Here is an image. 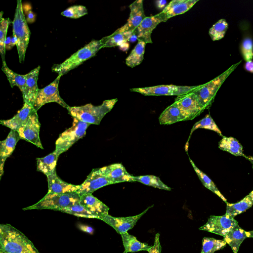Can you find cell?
Returning a JSON list of instances; mask_svg holds the SVG:
<instances>
[{
	"instance_id": "obj_3",
	"label": "cell",
	"mask_w": 253,
	"mask_h": 253,
	"mask_svg": "<svg viewBox=\"0 0 253 253\" xmlns=\"http://www.w3.org/2000/svg\"><path fill=\"white\" fill-rule=\"evenodd\" d=\"M117 98L105 100L99 106L89 103L80 106L67 107L68 113L74 118L90 124L99 125L104 116L114 107Z\"/></svg>"
},
{
	"instance_id": "obj_30",
	"label": "cell",
	"mask_w": 253,
	"mask_h": 253,
	"mask_svg": "<svg viewBox=\"0 0 253 253\" xmlns=\"http://www.w3.org/2000/svg\"><path fill=\"white\" fill-rule=\"evenodd\" d=\"M146 44L144 42L138 41L137 43L126 59L127 66L133 68L141 63L144 58Z\"/></svg>"
},
{
	"instance_id": "obj_45",
	"label": "cell",
	"mask_w": 253,
	"mask_h": 253,
	"mask_svg": "<svg viewBox=\"0 0 253 253\" xmlns=\"http://www.w3.org/2000/svg\"><path fill=\"white\" fill-rule=\"evenodd\" d=\"M245 68L247 71L253 73V61L246 62Z\"/></svg>"
},
{
	"instance_id": "obj_11",
	"label": "cell",
	"mask_w": 253,
	"mask_h": 253,
	"mask_svg": "<svg viewBox=\"0 0 253 253\" xmlns=\"http://www.w3.org/2000/svg\"><path fill=\"white\" fill-rule=\"evenodd\" d=\"M174 102L185 115L187 120H193L205 110L192 91L177 96Z\"/></svg>"
},
{
	"instance_id": "obj_8",
	"label": "cell",
	"mask_w": 253,
	"mask_h": 253,
	"mask_svg": "<svg viewBox=\"0 0 253 253\" xmlns=\"http://www.w3.org/2000/svg\"><path fill=\"white\" fill-rule=\"evenodd\" d=\"M199 85H159L149 87L133 88L130 89V90L139 92L144 95H176L178 96L193 91L198 88Z\"/></svg>"
},
{
	"instance_id": "obj_16",
	"label": "cell",
	"mask_w": 253,
	"mask_h": 253,
	"mask_svg": "<svg viewBox=\"0 0 253 253\" xmlns=\"http://www.w3.org/2000/svg\"><path fill=\"white\" fill-rule=\"evenodd\" d=\"M162 22L164 21L160 13L146 17L136 30L135 35L138 41H142L146 43H152L151 33L157 26Z\"/></svg>"
},
{
	"instance_id": "obj_32",
	"label": "cell",
	"mask_w": 253,
	"mask_h": 253,
	"mask_svg": "<svg viewBox=\"0 0 253 253\" xmlns=\"http://www.w3.org/2000/svg\"><path fill=\"white\" fill-rule=\"evenodd\" d=\"M134 35L131 32H120L117 30L109 36L103 47H110L116 46H121L129 40L131 36Z\"/></svg>"
},
{
	"instance_id": "obj_28",
	"label": "cell",
	"mask_w": 253,
	"mask_h": 253,
	"mask_svg": "<svg viewBox=\"0 0 253 253\" xmlns=\"http://www.w3.org/2000/svg\"><path fill=\"white\" fill-rule=\"evenodd\" d=\"M58 157L56 152L54 151L43 158H37V170L46 176L52 174L56 170Z\"/></svg>"
},
{
	"instance_id": "obj_22",
	"label": "cell",
	"mask_w": 253,
	"mask_h": 253,
	"mask_svg": "<svg viewBox=\"0 0 253 253\" xmlns=\"http://www.w3.org/2000/svg\"><path fill=\"white\" fill-rule=\"evenodd\" d=\"M36 111L33 106L24 102L21 109L12 118L0 120V123L11 129L17 131L28 122L30 117Z\"/></svg>"
},
{
	"instance_id": "obj_47",
	"label": "cell",
	"mask_w": 253,
	"mask_h": 253,
	"mask_svg": "<svg viewBox=\"0 0 253 253\" xmlns=\"http://www.w3.org/2000/svg\"><path fill=\"white\" fill-rule=\"evenodd\" d=\"M247 238H253V231H246Z\"/></svg>"
},
{
	"instance_id": "obj_18",
	"label": "cell",
	"mask_w": 253,
	"mask_h": 253,
	"mask_svg": "<svg viewBox=\"0 0 253 253\" xmlns=\"http://www.w3.org/2000/svg\"><path fill=\"white\" fill-rule=\"evenodd\" d=\"M80 204L96 218L102 220L109 214V207L92 194H86L81 196Z\"/></svg>"
},
{
	"instance_id": "obj_41",
	"label": "cell",
	"mask_w": 253,
	"mask_h": 253,
	"mask_svg": "<svg viewBox=\"0 0 253 253\" xmlns=\"http://www.w3.org/2000/svg\"><path fill=\"white\" fill-rule=\"evenodd\" d=\"M241 53L244 59L246 61L253 59V41L250 37L245 38L242 41Z\"/></svg>"
},
{
	"instance_id": "obj_12",
	"label": "cell",
	"mask_w": 253,
	"mask_h": 253,
	"mask_svg": "<svg viewBox=\"0 0 253 253\" xmlns=\"http://www.w3.org/2000/svg\"><path fill=\"white\" fill-rule=\"evenodd\" d=\"M41 124L39 121L36 111L30 117L27 123L18 130L21 139L30 142L38 148L43 149L40 138V130Z\"/></svg>"
},
{
	"instance_id": "obj_49",
	"label": "cell",
	"mask_w": 253,
	"mask_h": 253,
	"mask_svg": "<svg viewBox=\"0 0 253 253\" xmlns=\"http://www.w3.org/2000/svg\"><path fill=\"white\" fill-rule=\"evenodd\" d=\"M0 253H3V252H0Z\"/></svg>"
},
{
	"instance_id": "obj_25",
	"label": "cell",
	"mask_w": 253,
	"mask_h": 253,
	"mask_svg": "<svg viewBox=\"0 0 253 253\" xmlns=\"http://www.w3.org/2000/svg\"><path fill=\"white\" fill-rule=\"evenodd\" d=\"M246 238V231L237 225L223 237V240L231 247L233 253H238L241 244Z\"/></svg>"
},
{
	"instance_id": "obj_9",
	"label": "cell",
	"mask_w": 253,
	"mask_h": 253,
	"mask_svg": "<svg viewBox=\"0 0 253 253\" xmlns=\"http://www.w3.org/2000/svg\"><path fill=\"white\" fill-rule=\"evenodd\" d=\"M238 224V221L234 218L226 213L222 216L211 215L206 224L200 227L199 229L224 237Z\"/></svg>"
},
{
	"instance_id": "obj_46",
	"label": "cell",
	"mask_w": 253,
	"mask_h": 253,
	"mask_svg": "<svg viewBox=\"0 0 253 253\" xmlns=\"http://www.w3.org/2000/svg\"><path fill=\"white\" fill-rule=\"evenodd\" d=\"M11 37H7L6 39L5 42V49L6 50H9L12 48L11 43Z\"/></svg>"
},
{
	"instance_id": "obj_43",
	"label": "cell",
	"mask_w": 253,
	"mask_h": 253,
	"mask_svg": "<svg viewBox=\"0 0 253 253\" xmlns=\"http://www.w3.org/2000/svg\"><path fill=\"white\" fill-rule=\"evenodd\" d=\"M26 19L27 22L29 23H33L35 21V16L31 9L27 11Z\"/></svg>"
},
{
	"instance_id": "obj_14",
	"label": "cell",
	"mask_w": 253,
	"mask_h": 253,
	"mask_svg": "<svg viewBox=\"0 0 253 253\" xmlns=\"http://www.w3.org/2000/svg\"><path fill=\"white\" fill-rule=\"evenodd\" d=\"M153 206L149 207L142 212L135 216L116 217L108 214L102 220L112 227L118 233L122 234L132 229L141 216Z\"/></svg>"
},
{
	"instance_id": "obj_4",
	"label": "cell",
	"mask_w": 253,
	"mask_h": 253,
	"mask_svg": "<svg viewBox=\"0 0 253 253\" xmlns=\"http://www.w3.org/2000/svg\"><path fill=\"white\" fill-rule=\"evenodd\" d=\"M12 24V36L15 37L18 40L16 46L19 62L20 63H22L24 61L25 53L28 46L31 32L24 14L21 0H17V6Z\"/></svg>"
},
{
	"instance_id": "obj_26",
	"label": "cell",
	"mask_w": 253,
	"mask_h": 253,
	"mask_svg": "<svg viewBox=\"0 0 253 253\" xmlns=\"http://www.w3.org/2000/svg\"><path fill=\"white\" fill-rule=\"evenodd\" d=\"M253 205V190L240 201L233 204L226 203V213L234 218Z\"/></svg>"
},
{
	"instance_id": "obj_36",
	"label": "cell",
	"mask_w": 253,
	"mask_h": 253,
	"mask_svg": "<svg viewBox=\"0 0 253 253\" xmlns=\"http://www.w3.org/2000/svg\"><path fill=\"white\" fill-rule=\"evenodd\" d=\"M228 24L224 19H220L210 29L209 34L213 41L222 39L225 36Z\"/></svg>"
},
{
	"instance_id": "obj_1",
	"label": "cell",
	"mask_w": 253,
	"mask_h": 253,
	"mask_svg": "<svg viewBox=\"0 0 253 253\" xmlns=\"http://www.w3.org/2000/svg\"><path fill=\"white\" fill-rule=\"evenodd\" d=\"M0 252L5 253H40L21 231L9 224L0 225Z\"/></svg>"
},
{
	"instance_id": "obj_44",
	"label": "cell",
	"mask_w": 253,
	"mask_h": 253,
	"mask_svg": "<svg viewBox=\"0 0 253 253\" xmlns=\"http://www.w3.org/2000/svg\"><path fill=\"white\" fill-rule=\"evenodd\" d=\"M156 5L159 9H163V10L168 5L167 1L166 0H158L156 1Z\"/></svg>"
},
{
	"instance_id": "obj_7",
	"label": "cell",
	"mask_w": 253,
	"mask_h": 253,
	"mask_svg": "<svg viewBox=\"0 0 253 253\" xmlns=\"http://www.w3.org/2000/svg\"><path fill=\"white\" fill-rule=\"evenodd\" d=\"M72 126L61 133L55 142L57 156L67 151L76 142L83 137L89 124L73 118Z\"/></svg>"
},
{
	"instance_id": "obj_24",
	"label": "cell",
	"mask_w": 253,
	"mask_h": 253,
	"mask_svg": "<svg viewBox=\"0 0 253 253\" xmlns=\"http://www.w3.org/2000/svg\"><path fill=\"white\" fill-rule=\"evenodd\" d=\"M159 120L161 125H171L178 122L187 121L186 117L175 102L162 113Z\"/></svg>"
},
{
	"instance_id": "obj_27",
	"label": "cell",
	"mask_w": 253,
	"mask_h": 253,
	"mask_svg": "<svg viewBox=\"0 0 253 253\" xmlns=\"http://www.w3.org/2000/svg\"><path fill=\"white\" fill-rule=\"evenodd\" d=\"M124 247V253H134L140 251H148L152 247L145 243H142L137 240L135 237L130 235L127 232L121 234Z\"/></svg>"
},
{
	"instance_id": "obj_40",
	"label": "cell",
	"mask_w": 253,
	"mask_h": 253,
	"mask_svg": "<svg viewBox=\"0 0 253 253\" xmlns=\"http://www.w3.org/2000/svg\"><path fill=\"white\" fill-rule=\"evenodd\" d=\"M87 14V9L83 5L71 6L61 13L65 17L71 18H79Z\"/></svg>"
},
{
	"instance_id": "obj_38",
	"label": "cell",
	"mask_w": 253,
	"mask_h": 253,
	"mask_svg": "<svg viewBox=\"0 0 253 253\" xmlns=\"http://www.w3.org/2000/svg\"><path fill=\"white\" fill-rule=\"evenodd\" d=\"M2 11L0 12V53L2 59V62H5V42L6 39V33L9 24V18H3L2 15Z\"/></svg>"
},
{
	"instance_id": "obj_35",
	"label": "cell",
	"mask_w": 253,
	"mask_h": 253,
	"mask_svg": "<svg viewBox=\"0 0 253 253\" xmlns=\"http://www.w3.org/2000/svg\"><path fill=\"white\" fill-rule=\"evenodd\" d=\"M134 181L139 182L145 185L165 190H170V187L164 184L159 177L155 175H141L134 176Z\"/></svg>"
},
{
	"instance_id": "obj_39",
	"label": "cell",
	"mask_w": 253,
	"mask_h": 253,
	"mask_svg": "<svg viewBox=\"0 0 253 253\" xmlns=\"http://www.w3.org/2000/svg\"><path fill=\"white\" fill-rule=\"evenodd\" d=\"M59 211L73 214L77 217L96 218L93 215L89 212L83 206L81 205L80 203L72 206L63 209Z\"/></svg>"
},
{
	"instance_id": "obj_15",
	"label": "cell",
	"mask_w": 253,
	"mask_h": 253,
	"mask_svg": "<svg viewBox=\"0 0 253 253\" xmlns=\"http://www.w3.org/2000/svg\"><path fill=\"white\" fill-rule=\"evenodd\" d=\"M129 7L130 12L127 22L117 30L120 32H131L135 35L137 28L146 17L143 8V1L136 0L130 4Z\"/></svg>"
},
{
	"instance_id": "obj_2",
	"label": "cell",
	"mask_w": 253,
	"mask_h": 253,
	"mask_svg": "<svg viewBox=\"0 0 253 253\" xmlns=\"http://www.w3.org/2000/svg\"><path fill=\"white\" fill-rule=\"evenodd\" d=\"M109 36H106L100 40H92L61 63L54 64L51 68L52 72L57 73L58 75L62 76L77 68L85 61L94 56L103 48Z\"/></svg>"
},
{
	"instance_id": "obj_33",
	"label": "cell",
	"mask_w": 253,
	"mask_h": 253,
	"mask_svg": "<svg viewBox=\"0 0 253 253\" xmlns=\"http://www.w3.org/2000/svg\"><path fill=\"white\" fill-rule=\"evenodd\" d=\"M189 160L193 166L196 173L198 176L200 180L202 182L203 185L207 189L211 190V192L217 195L224 202L227 203L226 199L223 196L218 188L216 187L212 181L202 171L199 169L195 165L194 163L189 158Z\"/></svg>"
},
{
	"instance_id": "obj_17",
	"label": "cell",
	"mask_w": 253,
	"mask_h": 253,
	"mask_svg": "<svg viewBox=\"0 0 253 253\" xmlns=\"http://www.w3.org/2000/svg\"><path fill=\"white\" fill-rule=\"evenodd\" d=\"M99 169L102 174L114 184L123 182H133V176L130 174L122 164L116 163L105 166Z\"/></svg>"
},
{
	"instance_id": "obj_13",
	"label": "cell",
	"mask_w": 253,
	"mask_h": 253,
	"mask_svg": "<svg viewBox=\"0 0 253 253\" xmlns=\"http://www.w3.org/2000/svg\"><path fill=\"white\" fill-rule=\"evenodd\" d=\"M114 184L108 178L103 175L99 168L93 169L87 176L85 181L80 185V187L76 192L81 197L92 194L96 190L108 185Z\"/></svg>"
},
{
	"instance_id": "obj_31",
	"label": "cell",
	"mask_w": 253,
	"mask_h": 253,
	"mask_svg": "<svg viewBox=\"0 0 253 253\" xmlns=\"http://www.w3.org/2000/svg\"><path fill=\"white\" fill-rule=\"evenodd\" d=\"M1 70L6 75L10 86L13 88L14 86H17L23 93L26 87L25 75H20L14 72L7 67L5 62H2Z\"/></svg>"
},
{
	"instance_id": "obj_29",
	"label": "cell",
	"mask_w": 253,
	"mask_h": 253,
	"mask_svg": "<svg viewBox=\"0 0 253 253\" xmlns=\"http://www.w3.org/2000/svg\"><path fill=\"white\" fill-rule=\"evenodd\" d=\"M220 149L236 156H242L250 160L243 152V147L238 140L233 137L223 136L218 143Z\"/></svg>"
},
{
	"instance_id": "obj_23",
	"label": "cell",
	"mask_w": 253,
	"mask_h": 253,
	"mask_svg": "<svg viewBox=\"0 0 253 253\" xmlns=\"http://www.w3.org/2000/svg\"><path fill=\"white\" fill-rule=\"evenodd\" d=\"M48 191L47 193L63 194L76 192L80 185H73L61 180L57 175L56 170L47 176Z\"/></svg>"
},
{
	"instance_id": "obj_37",
	"label": "cell",
	"mask_w": 253,
	"mask_h": 253,
	"mask_svg": "<svg viewBox=\"0 0 253 253\" xmlns=\"http://www.w3.org/2000/svg\"><path fill=\"white\" fill-rule=\"evenodd\" d=\"M198 128H205L213 130L220 136H223L221 131L210 114H207L203 119L194 125L190 132L189 138L193 132Z\"/></svg>"
},
{
	"instance_id": "obj_34",
	"label": "cell",
	"mask_w": 253,
	"mask_h": 253,
	"mask_svg": "<svg viewBox=\"0 0 253 253\" xmlns=\"http://www.w3.org/2000/svg\"><path fill=\"white\" fill-rule=\"evenodd\" d=\"M224 240H217L213 238L204 237L202 240V249L201 253H214L222 249L226 246Z\"/></svg>"
},
{
	"instance_id": "obj_21",
	"label": "cell",
	"mask_w": 253,
	"mask_h": 253,
	"mask_svg": "<svg viewBox=\"0 0 253 253\" xmlns=\"http://www.w3.org/2000/svg\"><path fill=\"white\" fill-rule=\"evenodd\" d=\"M21 139L17 131L11 130L6 138L0 141V177L3 173L5 160L13 153L18 140Z\"/></svg>"
},
{
	"instance_id": "obj_42",
	"label": "cell",
	"mask_w": 253,
	"mask_h": 253,
	"mask_svg": "<svg viewBox=\"0 0 253 253\" xmlns=\"http://www.w3.org/2000/svg\"><path fill=\"white\" fill-rule=\"evenodd\" d=\"M162 248L160 242V234L157 233L155 235L154 244L148 251L149 253H162Z\"/></svg>"
},
{
	"instance_id": "obj_50",
	"label": "cell",
	"mask_w": 253,
	"mask_h": 253,
	"mask_svg": "<svg viewBox=\"0 0 253 253\" xmlns=\"http://www.w3.org/2000/svg\"></svg>"
},
{
	"instance_id": "obj_19",
	"label": "cell",
	"mask_w": 253,
	"mask_h": 253,
	"mask_svg": "<svg viewBox=\"0 0 253 253\" xmlns=\"http://www.w3.org/2000/svg\"><path fill=\"white\" fill-rule=\"evenodd\" d=\"M199 0H172L160 12L164 22L176 15L183 14L191 8Z\"/></svg>"
},
{
	"instance_id": "obj_48",
	"label": "cell",
	"mask_w": 253,
	"mask_h": 253,
	"mask_svg": "<svg viewBox=\"0 0 253 253\" xmlns=\"http://www.w3.org/2000/svg\"><path fill=\"white\" fill-rule=\"evenodd\" d=\"M252 161L253 162V156L251 158V161Z\"/></svg>"
},
{
	"instance_id": "obj_10",
	"label": "cell",
	"mask_w": 253,
	"mask_h": 253,
	"mask_svg": "<svg viewBox=\"0 0 253 253\" xmlns=\"http://www.w3.org/2000/svg\"><path fill=\"white\" fill-rule=\"evenodd\" d=\"M58 75L53 82L43 88L39 89L38 95L34 104V109L37 111L44 104L55 102L67 108L68 105L62 99L58 91V84L61 78Z\"/></svg>"
},
{
	"instance_id": "obj_6",
	"label": "cell",
	"mask_w": 253,
	"mask_h": 253,
	"mask_svg": "<svg viewBox=\"0 0 253 253\" xmlns=\"http://www.w3.org/2000/svg\"><path fill=\"white\" fill-rule=\"evenodd\" d=\"M81 196L77 192L47 194L36 204L23 209L27 210L48 209L60 211L80 203Z\"/></svg>"
},
{
	"instance_id": "obj_5",
	"label": "cell",
	"mask_w": 253,
	"mask_h": 253,
	"mask_svg": "<svg viewBox=\"0 0 253 253\" xmlns=\"http://www.w3.org/2000/svg\"><path fill=\"white\" fill-rule=\"evenodd\" d=\"M241 62L242 61H240L234 64L223 73L211 81L200 85L198 88L192 91L196 95L200 103L205 109L211 107L220 87Z\"/></svg>"
},
{
	"instance_id": "obj_20",
	"label": "cell",
	"mask_w": 253,
	"mask_h": 253,
	"mask_svg": "<svg viewBox=\"0 0 253 253\" xmlns=\"http://www.w3.org/2000/svg\"><path fill=\"white\" fill-rule=\"evenodd\" d=\"M40 66L31 71L25 75L26 87L24 92L22 93L24 102L34 106L39 89L37 85Z\"/></svg>"
}]
</instances>
